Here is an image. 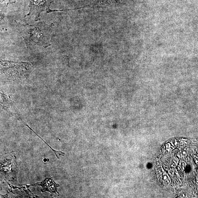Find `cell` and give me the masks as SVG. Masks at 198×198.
<instances>
[{
	"instance_id": "obj_3",
	"label": "cell",
	"mask_w": 198,
	"mask_h": 198,
	"mask_svg": "<svg viewBox=\"0 0 198 198\" xmlns=\"http://www.w3.org/2000/svg\"><path fill=\"white\" fill-rule=\"evenodd\" d=\"M48 179V182H49V185H48V184L46 183L45 182H44V183L46 184H44L42 183V185H42V186H43V188L45 189V190H48V191H51V192H55V190H57V189L56 188H57V185L55 183V182H54L51 185V184L53 181L52 179Z\"/></svg>"
},
{
	"instance_id": "obj_5",
	"label": "cell",
	"mask_w": 198,
	"mask_h": 198,
	"mask_svg": "<svg viewBox=\"0 0 198 198\" xmlns=\"http://www.w3.org/2000/svg\"><path fill=\"white\" fill-rule=\"evenodd\" d=\"M16 0H4L3 2L7 3V4H13L16 2Z\"/></svg>"
},
{
	"instance_id": "obj_4",
	"label": "cell",
	"mask_w": 198,
	"mask_h": 198,
	"mask_svg": "<svg viewBox=\"0 0 198 198\" xmlns=\"http://www.w3.org/2000/svg\"><path fill=\"white\" fill-rule=\"evenodd\" d=\"M163 180L165 184H169L170 183V180L168 175L164 174L163 176Z\"/></svg>"
},
{
	"instance_id": "obj_1",
	"label": "cell",
	"mask_w": 198,
	"mask_h": 198,
	"mask_svg": "<svg viewBox=\"0 0 198 198\" xmlns=\"http://www.w3.org/2000/svg\"><path fill=\"white\" fill-rule=\"evenodd\" d=\"M17 29L25 40L27 46L38 45L46 48L50 46L51 30L53 24L40 22L30 25L15 21Z\"/></svg>"
},
{
	"instance_id": "obj_2",
	"label": "cell",
	"mask_w": 198,
	"mask_h": 198,
	"mask_svg": "<svg viewBox=\"0 0 198 198\" xmlns=\"http://www.w3.org/2000/svg\"><path fill=\"white\" fill-rule=\"evenodd\" d=\"M30 8L28 16H34L35 20L37 21L39 19L40 15L43 12H51L49 7L54 0H29Z\"/></svg>"
}]
</instances>
